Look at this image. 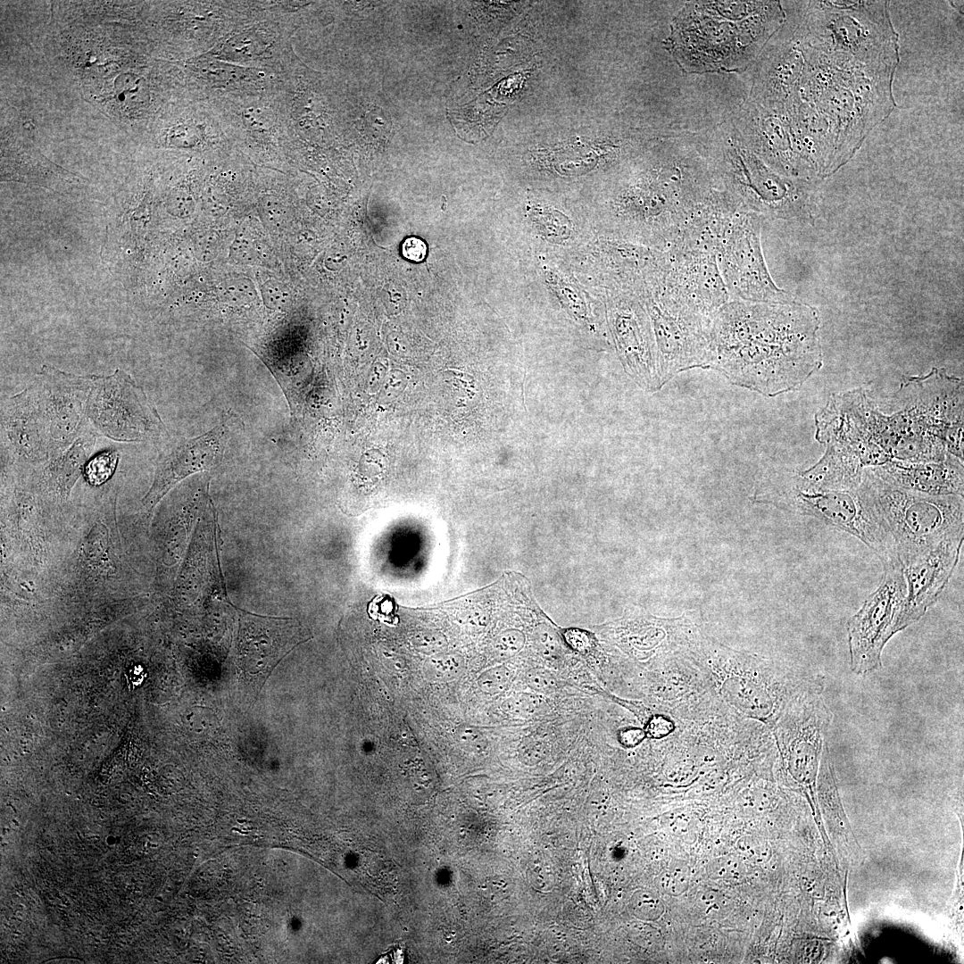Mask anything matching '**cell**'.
<instances>
[{"mask_svg": "<svg viewBox=\"0 0 964 964\" xmlns=\"http://www.w3.org/2000/svg\"><path fill=\"white\" fill-rule=\"evenodd\" d=\"M819 325L799 301L729 300L713 319L710 369L765 396L796 390L822 366Z\"/></svg>", "mask_w": 964, "mask_h": 964, "instance_id": "1", "label": "cell"}, {"mask_svg": "<svg viewBox=\"0 0 964 964\" xmlns=\"http://www.w3.org/2000/svg\"><path fill=\"white\" fill-rule=\"evenodd\" d=\"M714 187L701 141L671 135L618 195L613 215L627 230L665 251Z\"/></svg>", "mask_w": 964, "mask_h": 964, "instance_id": "2", "label": "cell"}, {"mask_svg": "<svg viewBox=\"0 0 964 964\" xmlns=\"http://www.w3.org/2000/svg\"><path fill=\"white\" fill-rule=\"evenodd\" d=\"M785 20L778 1L690 2L672 22L670 49L688 72L747 66Z\"/></svg>", "mask_w": 964, "mask_h": 964, "instance_id": "3", "label": "cell"}, {"mask_svg": "<svg viewBox=\"0 0 964 964\" xmlns=\"http://www.w3.org/2000/svg\"><path fill=\"white\" fill-rule=\"evenodd\" d=\"M701 143L715 187L742 211L768 220L813 223L817 182L777 173L747 146L731 120Z\"/></svg>", "mask_w": 964, "mask_h": 964, "instance_id": "4", "label": "cell"}, {"mask_svg": "<svg viewBox=\"0 0 964 964\" xmlns=\"http://www.w3.org/2000/svg\"><path fill=\"white\" fill-rule=\"evenodd\" d=\"M702 674L718 697L739 716L769 728L794 697L824 686L818 674L785 670L773 661L704 642Z\"/></svg>", "mask_w": 964, "mask_h": 964, "instance_id": "5", "label": "cell"}, {"mask_svg": "<svg viewBox=\"0 0 964 964\" xmlns=\"http://www.w3.org/2000/svg\"><path fill=\"white\" fill-rule=\"evenodd\" d=\"M858 491L890 533L905 567L944 539L964 534L961 494L929 495L893 486L865 468Z\"/></svg>", "mask_w": 964, "mask_h": 964, "instance_id": "6", "label": "cell"}, {"mask_svg": "<svg viewBox=\"0 0 964 964\" xmlns=\"http://www.w3.org/2000/svg\"><path fill=\"white\" fill-rule=\"evenodd\" d=\"M857 488H821L800 472L777 471L760 482L753 500L811 516L855 536L873 551L883 567L901 563L890 533Z\"/></svg>", "mask_w": 964, "mask_h": 964, "instance_id": "7", "label": "cell"}, {"mask_svg": "<svg viewBox=\"0 0 964 964\" xmlns=\"http://www.w3.org/2000/svg\"><path fill=\"white\" fill-rule=\"evenodd\" d=\"M662 385L692 369H710L713 319L669 291L662 279L644 294Z\"/></svg>", "mask_w": 964, "mask_h": 964, "instance_id": "8", "label": "cell"}, {"mask_svg": "<svg viewBox=\"0 0 964 964\" xmlns=\"http://www.w3.org/2000/svg\"><path fill=\"white\" fill-rule=\"evenodd\" d=\"M87 416L97 434L117 442L161 444L170 436L144 388L121 369L92 374Z\"/></svg>", "mask_w": 964, "mask_h": 964, "instance_id": "9", "label": "cell"}, {"mask_svg": "<svg viewBox=\"0 0 964 964\" xmlns=\"http://www.w3.org/2000/svg\"><path fill=\"white\" fill-rule=\"evenodd\" d=\"M825 686L802 692L770 727L780 760L814 800L815 782L833 713L821 697Z\"/></svg>", "mask_w": 964, "mask_h": 964, "instance_id": "10", "label": "cell"}, {"mask_svg": "<svg viewBox=\"0 0 964 964\" xmlns=\"http://www.w3.org/2000/svg\"><path fill=\"white\" fill-rule=\"evenodd\" d=\"M762 217L737 212L723 237L718 264L731 300L745 302L797 301L773 280L761 239Z\"/></svg>", "mask_w": 964, "mask_h": 964, "instance_id": "11", "label": "cell"}, {"mask_svg": "<svg viewBox=\"0 0 964 964\" xmlns=\"http://www.w3.org/2000/svg\"><path fill=\"white\" fill-rule=\"evenodd\" d=\"M906 595L902 565L884 567L877 588L846 625L850 669L854 674L868 675L882 668V652L896 634L895 625Z\"/></svg>", "mask_w": 964, "mask_h": 964, "instance_id": "12", "label": "cell"}, {"mask_svg": "<svg viewBox=\"0 0 964 964\" xmlns=\"http://www.w3.org/2000/svg\"><path fill=\"white\" fill-rule=\"evenodd\" d=\"M731 120L747 146L777 173L816 182L785 114L749 99Z\"/></svg>", "mask_w": 964, "mask_h": 964, "instance_id": "13", "label": "cell"}, {"mask_svg": "<svg viewBox=\"0 0 964 964\" xmlns=\"http://www.w3.org/2000/svg\"><path fill=\"white\" fill-rule=\"evenodd\" d=\"M1 449L6 466L37 470L50 460L48 420L35 378L2 403Z\"/></svg>", "mask_w": 964, "mask_h": 964, "instance_id": "14", "label": "cell"}, {"mask_svg": "<svg viewBox=\"0 0 964 964\" xmlns=\"http://www.w3.org/2000/svg\"><path fill=\"white\" fill-rule=\"evenodd\" d=\"M230 435L229 420L195 437H171L162 441L153 483L141 499L150 515L160 501L179 482L198 472L210 470L220 462Z\"/></svg>", "mask_w": 964, "mask_h": 964, "instance_id": "15", "label": "cell"}, {"mask_svg": "<svg viewBox=\"0 0 964 964\" xmlns=\"http://www.w3.org/2000/svg\"><path fill=\"white\" fill-rule=\"evenodd\" d=\"M35 379L47 416L52 459L89 426L87 410L92 374L79 375L44 365Z\"/></svg>", "mask_w": 964, "mask_h": 964, "instance_id": "16", "label": "cell"}, {"mask_svg": "<svg viewBox=\"0 0 964 964\" xmlns=\"http://www.w3.org/2000/svg\"><path fill=\"white\" fill-rule=\"evenodd\" d=\"M664 253V287L695 310L714 318L731 300L719 269L718 254L675 247Z\"/></svg>", "mask_w": 964, "mask_h": 964, "instance_id": "17", "label": "cell"}, {"mask_svg": "<svg viewBox=\"0 0 964 964\" xmlns=\"http://www.w3.org/2000/svg\"><path fill=\"white\" fill-rule=\"evenodd\" d=\"M963 539L964 534L944 539L903 567L907 595L895 625L896 634L918 621L938 600L957 567Z\"/></svg>", "mask_w": 964, "mask_h": 964, "instance_id": "18", "label": "cell"}, {"mask_svg": "<svg viewBox=\"0 0 964 964\" xmlns=\"http://www.w3.org/2000/svg\"><path fill=\"white\" fill-rule=\"evenodd\" d=\"M611 317L619 353L626 370L644 388L660 389L663 385L647 312L634 301L623 299L614 303Z\"/></svg>", "mask_w": 964, "mask_h": 964, "instance_id": "19", "label": "cell"}, {"mask_svg": "<svg viewBox=\"0 0 964 964\" xmlns=\"http://www.w3.org/2000/svg\"><path fill=\"white\" fill-rule=\"evenodd\" d=\"M247 617L241 622L238 661L244 678L260 689L276 665L292 650V623L287 618Z\"/></svg>", "mask_w": 964, "mask_h": 964, "instance_id": "20", "label": "cell"}, {"mask_svg": "<svg viewBox=\"0 0 964 964\" xmlns=\"http://www.w3.org/2000/svg\"><path fill=\"white\" fill-rule=\"evenodd\" d=\"M870 468L883 480L909 491L929 495H963V460L950 453L942 461L890 460Z\"/></svg>", "mask_w": 964, "mask_h": 964, "instance_id": "21", "label": "cell"}, {"mask_svg": "<svg viewBox=\"0 0 964 964\" xmlns=\"http://www.w3.org/2000/svg\"><path fill=\"white\" fill-rule=\"evenodd\" d=\"M96 434L88 426L66 450L34 470L36 484L47 502L62 503L69 499L94 450Z\"/></svg>", "mask_w": 964, "mask_h": 964, "instance_id": "22", "label": "cell"}, {"mask_svg": "<svg viewBox=\"0 0 964 964\" xmlns=\"http://www.w3.org/2000/svg\"><path fill=\"white\" fill-rule=\"evenodd\" d=\"M282 33L274 24L261 22L229 35L211 51L212 58L240 63H263L280 51Z\"/></svg>", "mask_w": 964, "mask_h": 964, "instance_id": "23", "label": "cell"}, {"mask_svg": "<svg viewBox=\"0 0 964 964\" xmlns=\"http://www.w3.org/2000/svg\"><path fill=\"white\" fill-rule=\"evenodd\" d=\"M865 467L849 450L827 444L822 458L800 474L816 486L827 489L853 490L860 484Z\"/></svg>", "mask_w": 964, "mask_h": 964, "instance_id": "24", "label": "cell"}, {"mask_svg": "<svg viewBox=\"0 0 964 964\" xmlns=\"http://www.w3.org/2000/svg\"><path fill=\"white\" fill-rule=\"evenodd\" d=\"M236 110L233 125L244 140H287L284 111L273 107L268 101L249 100Z\"/></svg>", "mask_w": 964, "mask_h": 964, "instance_id": "25", "label": "cell"}, {"mask_svg": "<svg viewBox=\"0 0 964 964\" xmlns=\"http://www.w3.org/2000/svg\"><path fill=\"white\" fill-rule=\"evenodd\" d=\"M528 214L537 230L551 241L559 242L569 237L572 223L560 211L536 204L529 208Z\"/></svg>", "mask_w": 964, "mask_h": 964, "instance_id": "26", "label": "cell"}, {"mask_svg": "<svg viewBox=\"0 0 964 964\" xmlns=\"http://www.w3.org/2000/svg\"><path fill=\"white\" fill-rule=\"evenodd\" d=\"M464 659L459 653L440 652L428 656L423 664V672L427 679L433 682H449L457 678L463 671Z\"/></svg>", "mask_w": 964, "mask_h": 964, "instance_id": "27", "label": "cell"}, {"mask_svg": "<svg viewBox=\"0 0 964 964\" xmlns=\"http://www.w3.org/2000/svg\"><path fill=\"white\" fill-rule=\"evenodd\" d=\"M119 461V453L114 450L99 453L88 460L84 469V475L91 486H101L113 474Z\"/></svg>", "mask_w": 964, "mask_h": 964, "instance_id": "28", "label": "cell"}, {"mask_svg": "<svg viewBox=\"0 0 964 964\" xmlns=\"http://www.w3.org/2000/svg\"><path fill=\"white\" fill-rule=\"evenodd\" d=\"M511 673L504 666H496L484 670L478 677V688L485 694L494 695L503 692L509 686Z\"/></svg>", "mask_w": 964, "mask_h": 964, "instance_id": "29", "label": "cell"}, {"mask_svg": "<svg viewBox=\"0 0 964 964\" xmlns=\"http://www.w3.org/2000/svg\"><path fill=\"white\" fill-rule=\"evenodd\" d=\"M543 700L536 695L520 693L513 694L506 699L502 707L512 715L519 717H530L536 715L543 709Z\"/></svg>", "mask_w": 964, "mask_h": 964, "instance_id": "30", "label": "cell"}, {"mask_svg": "<svg viewBox=\"0 0 964 964\" xmlns=\"http://www.w3.org/2000/svg\"><path fill=\"white\" fill-rule=\"evenodd\" d=\"M526 637L519 629H506L501 632L494 641V651L502 658H510L519 653L525 645Z\"/></svg>", "mask_w": 964, "mask_h": 964, "instance_id": "31", "label": "cell"}, {"mask_svg": "<svg viewBox=\"0 0 964 964\" xmlns=\"http://www.w3.org/2000/svg\"><path fill=\"white\" fill-rule=\"evenodd\" d=\"M535 642L544 656L556 657L561 651V644L558 634L545 624H540L536 627Z\"/></svg>", "mask_w": 964, "mask_h": 964, "instance_id": "32", "label": "cell"}, {"mask_svg": "<svg viewBox=\"0 0 964 964\" xmlns=\"http://www.w3.org/2000/svg\"><path fill=\"white\" fill-rule=\"evenodd\" d=\"M456 741L464 750L470 752H480L488 746L487 740L483 733L477 727L462 725L456 730Z\"/></svg>", "mask_w": 964, "mask_h": 964, "instance_id": "33", "label": "cell"}, {"mask_svg": "<svg viewBox=\"0 0 964 964\" xmlns=\"http://www.w3.org/2000/svg\"><path fill=\"white\" fill-rule=\"evenodd\" d=\"M413 646L420 652L431 656L443 652L447 643L445 636L436 631H420L412 638Z\"/></svg>", "mask_w": 964, "mask_h": 964, "instance_id": "34", "label": "cell"}, {"mask_svg": "<svg viewBox=\"0 0 964 964\" xmlns=\"http://www.w3.org/2000/svg\"><path fill=\"white\" fill-rule=\"evenodd\" d=\"M528 686L542 694H549L556 688V679L546 669L534 668L527 671L525 677Z\"/></svg>", "mask_w": 964, "mask_h": 964, "instance_id": "35", "label": "cell"}, {"mask_svg": "<svg viewBox=\"0 0 964 964\" xmlns=\"http://www.w3.org/2000/svg\"><path fill=\"white\" fill-rule=\"evenodd\" d=\"M261 294L268 307L281 305L289 296V290L285 284L276 279H269L261 287Z\"/></svg>", "mask_w": 964, "mask_h": 964, "instance_id": "36", "label": "cell"}, {"mask_svg": "<svg viewBox=\"0 0 964 964\" xmlns=\"http://www.w3.org/2000/svg\"><path fill=\"white\" fill-rule=\"evenodd\" d=\"M546 752V744L536 738H526L519 745L520 759L526 762H537Z\"/></svg>", "mask_w": 964, "mask_h": 964, "instance_id": "37", "label": "cell"}, {"mask_svg": "<svg viewBox=\"0 0 964 964\" xmlns=\"http://www.w3.org/2000/svg\"><path fill=\"white\" fill-rule=\"evenodd\" d=\"M674 730V723L663 715H653L645 727V734L651 738L660 739L669 735Z\"/></svg>", "mask_w": 964, "mask_h": 964, "instance_id": "38", "label": "cell"}, {"mask_svg": "<svg viewBox=\"0 0 964 964\" xmlns=\"http://www.w3.org/2000/svg\"><path fill=\"white\" fill-rule=\"evenodd\" d=\"M402 253L407 260L419 262L426 257L427 245L422 239L414 237H408L402 245Z\"/></svg>", "mask_w": 964, "mask_h": 964, "instance_id": "39", "label": "cell"}, {"mask_svg": "<svg viewBox=\"0 0 964 964\" xmlns=\"http://www.w3.org/2000/svg\"><path fill=\"white\" fill-rule=\"evenodd\" d=\"M644 730L639 727H627L619 731V741L627 748L638 745L645 737Z\"/></svg>", "mask_w": 964, "mask_h": 964, "instance_id": "40", "label": "cell"}]
</instances>
